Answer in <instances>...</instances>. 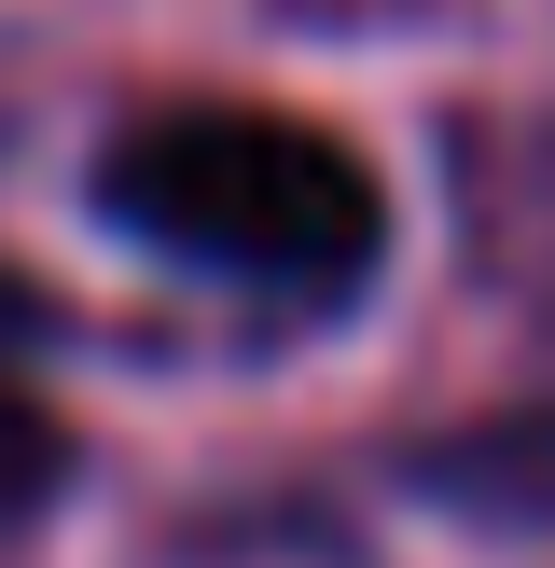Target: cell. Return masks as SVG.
<instances>
[{"label": "cell", "mask_w": 555, "mask_h": 568, "mask_svg": "<svg viewBox=\"0 0 555 568\" xmlns=\"http://www.w3.org/2000/svg\"><path fill=\"white\" fill-rule=\"evenodd\" d=\"M389 486L444 527H500V541H555V388L472 403L444 430L389 444Z\"/></svg>", "instance_id": "obj_2"}, {"label": "cell", "mask_w": 555, "mask_h": 568, "mask_svg": "<svg viewBox=\"0 0 555 568\" xmlns=\"http://www.w3.org/2000/svg\"><path fill=\"white\" fill-rule=\"evenodd\" d=\"M70 486H83V416L28 361H0V541H28Z\"/></svg>", "instance_id": "obj_3"}, {"label": "cell", "mask_w": 555, "mask_h": 568, "mask_svg": "<svg viewBox=\"0 0 555 568\" xmlns=\"http://www.w3.org/2000/svg\"><path fill=\"white\" fill-rule=\"evenodd\" d=\"M83 209L167 277L292 305V320H347L389 277V166L347 125L292 98H139L83 153Z\"/></svg>", "instance_id": "obj_1"}, {"label": "cell", "mask_w": 555, "mask_h": 568, "mask_svg": "<svg viewBox=\"0 0 555 568\" xmlns=\"http://www.w3.org/2000/svg\"><path fill=\"white\" fill-rule=\"evenodd\" d=\"M42 333H56V292H42V277H14V264H0V361H28Z\"/></svg>", "instance_id": "obj_4"}]
</instances>
